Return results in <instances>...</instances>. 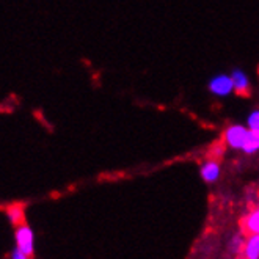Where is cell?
Here are the masks:
<instances>
[{"instance_id": "obj_1", "label": "cell", "mask_w": 259, "mask_h": 259, "mask_svg": "<svg viewBox=\"0 0 259 259\" xmlns=\"http://www.w3.org/2000/svg\"><path fill=\"white\" fill-rule=\"evenodd\" d=\"M207 88L214 96L225 98V96H230L234 91V83L230 74H217L215 77H212L209 80Z\"/></svg>"}, {"instance_id": "obj_2", "label": "cell", "mask_w": 259, "mask_h": 259, "mask_svg": "<svg viewBox=\"0 0 259 259\" xmlns=\"http://www.w3.org/2000/svg\"><path fill=\"white\" fill-rule=\"evenodd\" d=\"M247 134H248V127L242 126V124H233L225 131L223 142L233 149L242 151L243 143H245V139H247Z\"/></svg>"}, {"instance_id": "obj_3", "label": "cell", "mask_w": 259, "mask_h": 259, "mask_svg": "<svg viewBox=\"0 0 259 259\" xmlns=\"http://www.w3.org/2000/svg\"><path fill=\"white\" fill-rule=\"evenodd\" d=\"M16 243H18V248H21L25 254H28V256L33 254V233L25 223L18 226Z\"/></svg>"}, {"instance_id": "obj_4", "label": "cell", "mask_w": 259, "mask_h": 259, "mask_svg": "<svg viewBox=\"0 0 259 259\" xmlns=\"http://www.w3.org/2000/svg\"><path fill=\"white\" fill-rule=\"evenodd\" d=\"M240 230L243 236L259 234V209L251 210L247 217H243L240 220Z\"/></svg>"}, {"instance_id": "obj_5", "label": "cell", "mask_w": 259, "mask_h": 259, "mask_svg": "<svg viewBox=\"0 0 259 259\" xmlns=\"http://www.w3.org/2000/svg\"><path fill=\"white\" fill-rule=\"evenodd\" d=\"M230 75L234 83V91H237L239 95H247L250 88V80H248L247 72L242 71L240 68H234Z\"/></svg>"}, {"instance_id": "obj_6", "label": "cell", "mask_w": 259, "mask_h": 259, "mask_svg": "<svg viewBox=\"0 0 259 259\" xmlns=\"http://www.w3.org/2000/svg\"><path fill=\"white\" fill-rule=\"evenodd\" d=\"M201 178L206 182H215L220 176V163L217 159H209L207 162H204L201 165Z\"/></svg>"}, {"instance_id": "obj_7", "label": "cell", "mask_w": 259, "mask_h": 259, "mask_svg": "<svg viewBox=\"0 0 259 259\" xmlns=\"http://www.w3.org/2000/svg\"><path fill=\"white\" fill-rule=\"evenodd\" d=\"M242 259H259V234L250 236L243 247Z\"/></svg>"}, {"instance_id": "obj_8", "label": "cell", "mask_w": 259, "mask_h": 259, "mask_svg": "<svg viewBox=\"0 0 259 259\" xmlns=\"http://www.w3.org/2000/svg\"><path fill=\"white\" fill-rule=\"evenodd\" d=\"M242 151L247 152V154H253V152L259 151V132L248 129L247 139H245V143H243Z\"/></svg>"}, {"instance_id": "obj_9", "label": "cell", "mask_w": 259, "mask_h": 259, "mask_svg": "<svg viewBox=\"0 0 259 259\" xmlns=\"http://www.w3.org/2000/svg\"><path fill=\"white\" fill-rule=\"evenodd\" d=\"M7 214H8V219L13 225H22L24 223V209L22 206H10L7 209Z\"/></svg>"}, {"instance_id": "obj_10", "label": "cell", "mask_w": 259, "mask_h": 259, "mask_svg": "<svg viewBox=\"0 0 259 259\" xmlns=\"http://www.w3.org/2000/svg\"><path fill=\"white\" fill-rule=\"evenodd\" d=\"M247 124H248V129L259 132V110H253L250 113V116L247 119Z\"/></svg>"}, {"instance_id": "obj_11", "label": "cell", "mask_w": 259, "mask_h": 259, "mask_svg": "<svg viewBox=\"0 0 259 259\" xmlns=\"http://www.w3.org/2000/svg\"><path fill=\"white\" fill-rule=\"evenodd\" d=\"M28 257H30V256L25 254V253H24L21 248H18V247L14 248L13 253H11V259H28Z\"/></svg>"}]
</instances>
